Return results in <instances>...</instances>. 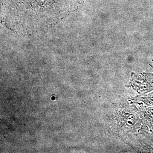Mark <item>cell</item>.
Returning a JSON list of instances; mask_svg holds the SVG:
<instances>
[{
  "instance_id": "6da1fadb",
  "label": "cell",
  "mask_w": 153,
  "mask_h": 153,
  "mask_svg": "<svg viewBox=\"0 0 153 153\" xmlns=\"http://www.w3.org/2000/svg\"><path fill=\"white\" fill-rule=\"evenodd\" d=\"M74 0H1L2 5L7 10L9 17L19 24L39 25L48 23V19L63 16Z\"/></svg>"
}]
</instances>
